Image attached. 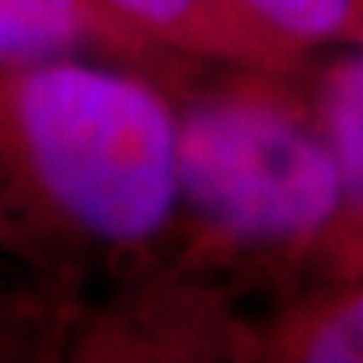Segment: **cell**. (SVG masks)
Here are the masks:
<instances>
[{
  "instance_id": "obj_1",
  "label": "cell",
  "mask_w": 363,
  "mask_h": 363,
  "mask_svg": "<svg viewBox=\"0 0 363 363\" xmlns=\"http://www.w3.org/2000/svg\"><path fill=\"white\" fill-rule=\"evenodd\" d=\"M0 140L91 240L133 248L179 206V112L157 79L79 58L0 70Z\"/></svg>"
},
{
  "instance_id": "obj_2",
  "label": "cell",
  "mask_w": 363,
  "mask_h": 363,
  "mask_svg": "<svg viewBox=\"0 0 363 363\" xmlns=\"http://www.w3.org/2000/svg\"><path fill=\"white\" fill-rule=\"evenodd\" d=\"M288 79L248 70L179 112V200L215 252L315 260L336 221L333 152Z\"/></svg>"
},
{
  "instance_id": "obj_3",
  "label": "cell",
  "mask_w": 363,
  "mask_h": 363,
  "mask_svg": "<svg viewBox=\"0 0 363 363\" xmlns=\"http://www.w3.org/2000/svg\"><path fill=\"white\" fill-rule=\"evenodd\" d=\"M79 55H104L161 85H179L191 61L94 0H0V70Z\"/></svg>"
},
{
  "instance_id": "obj_4",
  "label": "cell",
  "mask_w": 363,
  "mask_h": 363,
  "mask_svg": "<svg viewBox=\"0 0 363 363\" xmlns=\"http://www.w3.org/2000/svg\"><path fill=\"white\" fill-rule=\"evenodd\" d=\"M145 37L191 61H224L242 70L297 76L306 49L255 21L233 0H94Z\"/></svg>"
},
{
  "instance_id": "obj_5",
  "label": "cell",
  "mask_w": 363,
  "mask_h": 363,
  "mask_svg": "<svg viewBox=\"0 0 363 363\" xmlns=\"http://www.w3.org/2000/svg\"><path fill=\"white\" fill-rule=\"evenodd\" d=\"M315 118L339 173V212L315 260L336 279L363 276V52L330 64L315 82Z\"/></svg>"
},
{
  "instance_id": "obj_6",
  "label": "cell",
  "mask_w": 363,
  "mask_h": 363,
  "mask_svg": "<svg viewBox=\"0 0 363 363\" xmlns=\"http://www.w3.org/2000/svg\"><path fill=\"white\" fill-rule=\"evenodd\" d=\"M257 351L267 360L291 363H363V276L285 312Z\"/></svg>"
},
{
  "instance_id": "obj_7",
  "label": "cell",
  "mask_w": 363,
  "mask_h": 363,
  "mask_svg": "<svg viewBox=\"0 0 363 363\" xmlns=\"http://www.w3.org/2000/svg\"><path fill=\"white\" fill-rule=\"evenodd\" d=\"M233 4L306 52L327 43H363V0H233Z\"/></svg>"
}]
</instances>
